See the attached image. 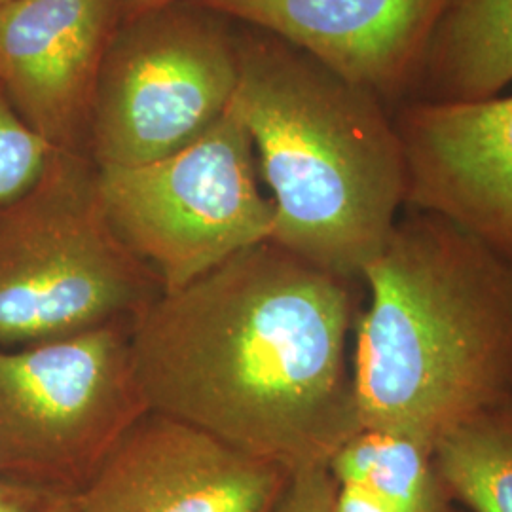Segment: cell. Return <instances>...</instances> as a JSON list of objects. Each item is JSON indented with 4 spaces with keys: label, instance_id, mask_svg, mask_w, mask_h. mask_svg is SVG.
Here are the masks:
<instances>
[{
    "label": "cell",
    "instance_id": "277c9868",
    "mask_svg": "<svg viewBox=\"0 0 512 512\" xmlns=\"http://www.w3.org/2000/svg\"><path fill=\"white\" fill-rule=\"evenodd\" d=\"M162 293L114 232L88 154L54 150L37 183L0 205V348L133 327Z\"/></svg>",
    "mask_w": 512,
    "mask_h": 512
},
{
    "label": "cell",
    "instance_id": "7a4b0ae2",
    "mask_svg": "<svg viewBox=\"0 0 512 512\" xmlns=\"http://www.w3.org/2000/svg\"><path fill=\"white\" fill-rule=\"evenodd\" d=\"M353 385L363 431L431 450L512 403V262L442 217L404 209L361 275Z\"/></svg>",
    "mask_w": 512,
    "mask_h": 512
},
{
    "label": "cell",
    "instance_id": "9c48e42d",
    "mask_svg": "<svg viewBox=\"0 0 512 512\" xmlns=\"http://www.w3.org/2000/svg\"><path fill=\"white\" fill-rule=\"evenodd\" d=\"M293 473L148 412L80 492V512H277Z\"/></svg>",
    "mask_w": 512,
    "mask_h": 512
},
{
    "label": "cell",
    "instance_id": "5bb4252c",
    "mask_svg": "<svg viewBox=\"0 0 512 512\" xmlns=\"http://www.w3.org/2000/svg\"><path fill=\"white\" fill-rule=\"evenodd\" d=\"M433 459L456 503L512 512V403L444 435Z\"/></svg>",
    "mask_w": 512,
    "mask_h": 512
},
{
    "label": "cell",
    "instance_id": "9a60e30c",
    "mask_svg": "<svg viewBox=\"0 0 512 512\" xmlns=\"http://www.w3.org/2000/svg\"><path fill=\"white\" fill-rule=\"evenodd\" d=\"M54 150L23 122L0 88V205L37 183Z\"/></svg>",
    "mask_w": 512,
    "mask_h": 512
},
{
    "label": "cell",
    "instance_id": "d6986e66",
    "mask_svg": "<svg viewBox=\"0 0 512 512\" xmlns=\"http://www.w3.org/2000/svg\"><path fill=\"white\" fill-rule=\"evenodd\" d=\"M173 2H179V0H124L122 14L126 16V19L135 18V16H141L145 12L162 8V6L173 4Z\"/></svg>",
    "mask_w": 512,
    "mask_h": 512
},
{
    "label": "cell",
    "instance_id": "6da1fadb",
    "mask_svg": "<svg viewBox=\"0 0 512 512\" xmlns=\"http://www.w3.org/2000/svg\"><path fill=\"white\" fill-rule=\"evenodd\" d=\"M363 281L258 243L131 327L150 412L291 473L327 465L359 435L349 334Z\"/></svg>",
    "mask_w": 512,
    "mask_h": 512
},
{
    "label": "cell",
    "instance_id": "8fae6325",
    "mask_svg": "<svg viewBox=\"0 0 512 512\" xmlns=\"http://www.w3.org/2000/svg\"><path fill=\"white\" fill-rule=\"evenodd\" d=\"M124 0H10L0 6V88L55 150L84 152L93 93Z\"/></svg>",
    "mask_w": 512,
    "mask_h": 512
},
{
    "label": "cell",
    "instance_id": "ac0fdd59",
    "mask_svg": "<svg viewBox=\"0 0 512 512\" xmlns=\"http://www.w3.org/2000/svg\"><path fill=\"white\" fill-rule=\"evenodd\" d=\"M334 512H387L384 507L357 486H338Z\"/></svg>",
    "mask_w": 512,
    "mask_h": 512
},
{
    "label": "cell",
    "instance_id": "3957f363",
    "mask_svg": "<svg viewBox=\"0 0 512 512\" xmlns=\"http://www.w3.org/2000/svg\"><path fill=\"white\" fill-rule=\"evenodd\" d=\"M238 48L234 107L272 192L270 241L319 270L363 281L406 202L393 110L264 31L241 35Z\"/></svg>",
    "mask_w": 512,
    "mask_h": 512
},
{
    "label": "cell",
    "instance_id": "e0dca14e",
    "mask_svg": "<svg viewBox=\"0 0 512 512\" xmlns=\"http://www.w3.org/2000/svg\"><path fill=\"white\" fill-rule=\"evenodd\" d=\"M338 482L327 465L296 471L277 512H334Z\"/></svg>",
    "mask_w": 512,
    "mask_h": 512
},
{
    "label": "cell",
    "instance_id": "5b68a950",
    "mask_svg": "<svg viewBox=\"0 0 512 512\" xmlns=\"http://www.w3.org/2000/svg\"><path fill=\"white\" fill-rule=\"evenodd\" d=\"M256 169L232 103L194 143L148 164L97 167V177L114 232L171 293L270 241L274 205Z\"/></svg>",
    "mask_w": 512,
    "mask_h": 512
},
{
    "label": "cell",
    "instance_id": "4fadbf2b",
    "mask_svg": "<svg viewBox=\"0 0 512 512\" xmlns=\"http://www.w3.org/2000/svg\"><path fill=\"white\" fill-rule=\"evenodd\" d=\"M338 486H357L387 512H461L433 459L418 440L361 431L330 459Z\"/></svg>",
    "mask_w": 512,
    "mask_h": 512
},
{
    "label": "cell",
    "instance_id": "7c38bea8",
    "mask_svg": "<svg viewBox=\"0 0 512 512\" xmlns=\"http://www.w3.org/2000/svg\"><path fill=\"white\" fill-rule=\"evenodd\" d=\"M512 84V0H456L412 99L480 101Z\"/></svg>",
    "mask_w": 512,
    "mask_h": 512
},
{
    "label": "cell",
    "instance_id": "ffe728a7",
    "mask_svg": "<svg viewBox=\"0 0 512 512\" xmlns=\"http://www.w3.org/2000/svg\"><path fill=\"white\" fill-rule=\"evenodd\" d=\"M6 2H10V0H0V6H2V4H6Z\"/></svg>",
    "mask_w": 512,
    "mask_h": 512
},
{
    "label": "cell",
    "instance_id": "52a82bcc",
    "mask_svg": "<svg viewBox=\"0 0 512 512\" xmlns=\"http://www.w3.org/2000/svg\"><path fill=\"white\" fill-rule=\"evenodd\" d=\"M238 84V38L196 0L126 19L99 71L86 154L97 167L165 158L219 122Z\"/></svg>",
    "mask_w": 512,
    "mask_h": 512
},
{
    "label": "cell",
    "instance_id": "8992f818",
    "mask_svg": "<svg viewBox=\"0 0 512 512\" xmlns=\"http://www.w3.org/2000/svg\"><path fill=\"white\" fill-rule=\"evenodd\" d=\"M150 412L131 325L0 348V473L80 494Z\"/></svg>",
    "mask_w": 512,
    "mask_h": 512
},
{
    "label": "cell",
    "instance_id": "30bf717a",
    "mask_svg": "<svg viewBox=\"0 0 512 512\" xmlns=\"http://www.w3.org/2000/svg\"><path fill=\"white\" fill-rule=\"evenodd\" d=\"M279 38L389 107L416 97L456 0H196Z\"/></svg>",
    "mask_w": 512,
    "mask_h": 512
},
{
    "label": "cell",
    "instance_id": "ba28073f",
    "mask_svg": "<svg viewBox=\"0 0 512 512\" xmlns=\"http://www.w3.org/2000/svg\"><path fill=\"white\" fill-rule=\"evenodd\" d=\"M393 120L406 167L404 209L442 217L512 262V95L408 99Z\"/></svg>",
    "mask_w": 512,
    "mask_h": 512
},
{
    "label": "cell",
    "instance_id": "2e32d148",
    "mask_svg": "<svg viewBox=\"0 0 512 512\" xmlns=\"http://www.w3.org/2000/svg\"><path fill=\"white\" fill-rule=\"evenodd\" d=\"M0 512H80V494L0 473Z\"/></svg>",
    "mask_w": 512,
    "mask_h": 512
}]
</instances>
